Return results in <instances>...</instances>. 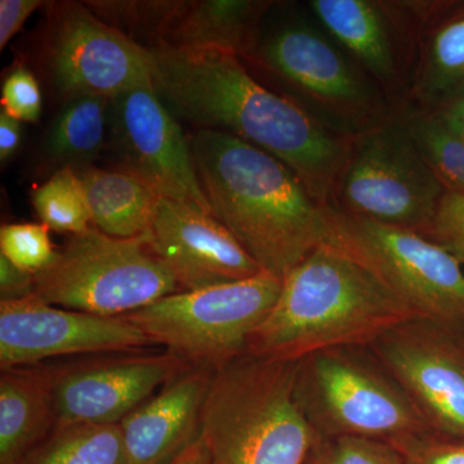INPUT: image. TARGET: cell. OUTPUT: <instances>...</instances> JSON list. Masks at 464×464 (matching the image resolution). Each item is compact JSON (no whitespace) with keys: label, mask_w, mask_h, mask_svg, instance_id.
<instances>
[{"label":"cell","mask_w":464,"mask_h":464,"mask_svg":"<svg viewBox=\"0 0 464 464\" xmlns=\"http://www.w3.org/2000/svg\"><path fill=\"white\" fill-rule=\"evenodd\" d=\"M151 83L176 119L237 137L283 161L328 206L351 137L320 124L250 72L234 52L146 47Z\"/></svg>","instance_id":"1"},{"label":"cell","mask_w":464,"mask_h":464,"mask_svg":"<svg viewBox=\"0 0 464 464\" xmlns=\"http://www.w3.org/2000/svg\"><path fill=\"white\" fill-rule=\"evenodd\" d=\"M188 142L213 216L262 271L284 280L328 243L326 207L279 159L217 130H198Z\"/></svg>","instance_id":"2"},{"label":"cell","mask_w":464,"mask_h":464,"mask_svg":"<svg viewBox=\"0 0 464 464\" xmlns=\"http://www.w3.org/2000/svg\"><path fill=\"white\" fill-rule=\"evenodd\" d=\"M413 319L420 317L368 268L325 243L286 275L246 353L295 362L329 348L368 347Z\"/></svg>","instance_id":"3"},{"label":"cell","mask_w":464,"mask_h":464,"mask_svg":"<svg viewBox=\"0 0 464 464\" xmlns=\"http://www.w3.org/2000/svg\"><path fill=\"white\" fill-rule=\"evenodd\" d=\"M241 60L262 83L342 136H362L400 114L307 3L274 2Z\"/></svg>","instance_id":"4"},{"label":"cell","mask_w":464,"mask_h":464,"mask_svg":"<svg viewBox=\"0 0 464 464\" xmlns=\"http://www.w3.org/2000/svg\"><path fill=\"white\" fill-rule=\"evenodd\" d=\"M295 369L246 353L213 371L199 432L210 464H307L323 440L299 408Z\"/></svg>","instance_id":"5"},{"label":"cell","mask_w":464,"mask_h":464,"mask_svg":"<svg viewBox=\"0 0 464 464\" xmlns=\"http://www.w3.org/2000/svg\"><path fill=\"white\" fill-rule=\"evenodd\" d=\"M295 398L323 441L353 436L393 444L433 435L368 347L329 348L299 360Z\"/></svg>","instance_id":"6"},{"label":"cell","mask_w":464,"mask_h":464,"mask_svg":"<svg viewBox=\"0 0 464 464\" xmlns=\"http://www.w3.org/2000/svg\"><path fill=\"white\" fill-rule=\"evenodd\" d=\"M34 277L35 295L52 306L106 317L130 315L181 290L146 235L121 239L96 227L70 235Z\"/></svg>","instance_id":"7"},{"label":"cell","mask_w":464,"mask_h":464,"mask_svg":"<svg viewBox=\"0 0 464 464\" xmlns=\"http://www.w3.org/2000/svg\"><path fill=\"white\" fill-rule=\"evenodd\" d=\"M283 280L267 273L207 288L179 290L124 316L151 343L194 366H218L246 355Z\"/></svg>","instance_id":"8"},{"label":"cell","mask_w":464,"mask_h":464,"mask_svg":"<svg viewBox=\"0 0 464 464\" xmlns=\"http://www.w3.org/2000/svg\"><path fill=\"white\" fill-rule=\"evenodd\" d=\"M328 243L368 268L420 319L464 342V270L420 232L344 215L326 206Z\"/></svg>","instance_id":"9"},{"label":"cell","mask_w":464,"mask_h":464,"mask_svg":"<svg viewBox=\"0 0 464 464\" xmlns=\"http://www.w3.org/2000/svg\"><path fill=\"white\" fill-rule=\"evenodd\" d=\"M445 194L398 116L353 137L328 207L424 234Z\"/></svg>","instance_id":"10"},{"label":"cell","mask_w":464,"mask_h":464,"mask_svg":"<svg viewBox=\"0 0 464 464\" xmlns=\"http://www.w3.org/2000/svg\"><path fill=\"white\" fill-rule=\"evenodd\" d=\"M441 0H310L313 14L399 112L413 85L420 38Z\"/></svg>","instance_id":"11"},{"label":"cell","mask_w":464,"mask_h":464,"mask_svg":"<svg viewBox=\"0 0 464 464\" xmlns=\"http://www.w3.org/2000/svg\"><path fill=\"white\" fill-rule=\"evenodd\" d=\"M438 438L464 442V342L424 319L390 329L368 346Z\"/></svg>","instance_id":"12"},{"label":"cell","mask_w":464,"mask_h":464,"mask_svg":"<svg viewBox=\"0 0 464 464\" xmlns=\"http://www.w3.org/2000/svg\"><path fill=\"white\" fill-rule=\"evenodd\" d=\"M48 69L63 96L111 97L151 83L149 50L97 17L83 3L52 8Z\"/></svg>","instance_id":"13"},{"label":"cell","mask_w":464,"mask_h":464,"mask_svg":"<svg viewBox=\"0 0 464 464\" xmlns=\"http://www.w3.org/2000/svg\"><path fill=\"white\" fill-rule=\"evenodd\" d=\"M110 146L121 169L141 179L163 199L195 204L212 213L190 142L152 84L111 97Z\"/></svg>","instance_id":"14"},{"label":"cell","mask_w":464,"mask_h":464,"mask_svg":"<svg viewBox=\"0 0 464 464\" xmlns=\"http://www.w3.org/2000/svg\"><path fill=\"white\" fill-rule=\"evenodd\" d=\"M151 344L127 317L52 306L36 295L0 301V366L39 365L53 357L121 353Z\"/></svg>","instance_id":"15"},{"label":"cell","mask_w":464,"mask_h":464,"mask_svg":"<svg viewBox=\"0 0 464 464\" xmlns=\"http://www.w3.org/2000/svg\"><path fill=\"white\" fill-rule=\"evenodd\" d=\"M190 366L164 351L51 368L54 422L119 424Z\"/></svg>","instance_id":"16"},{"label":"cell","mask_w":464,"mask_h":464,"mask_svg":"<svg viewBox=\"0 0 464 464\" xmlns=\"http://www.w3.org/2000/svg\"><path fill=\"white\" fill-rule=\"evenodd\" d=\"M145 235L150 249L172 273L181 290L265 273L226 226L195 204L161 199Z\"/></svg>","instance_id":"17"},{"label":"cell","mask_w":464,"mask_h":464,"mask_svg":"<svg viewBox=\"0 0 464 464\" xmlns=\"http://www.w3.org/2000/svg\"><path fill=\"white\" fill-rule=\"evenodd\" d=\"M213 371L190 366L119 423L125 464H168L199 438Z\"/></svg>","instance_id":"18"},{"label":"cell","mask_w":464,"mask_h":464,"mask_svg":"<svg viewBox=\"0 0 464 464\" xmlns=\"http://www.w3.org/2000/svg\"><path fill=\"white\" fill-rule=\"evenodd\" d=\"M273 3L266 0L177 2L154 45L179 50L228 51L244 57L255 44L262 20Z\"/></svg>","instance_id":"19"},{"label":"cell","mask_w":464,"mask_h":464,"mask_svg":"<svg viewBox=\"0 0 464 464\" xmlns=\"http://www.w3.org/2000/svg\"><path fill=\"white\" fill-rule=\"evenodd\" d=\"M462 92L464 2L441 0L424 26L413 85L401 111H432Z\"/></svg>","instance_id":"20"},{"label":"cell","mask_w":464,"mask_h":464,"mask_svg":"<svg viewBox=\"0 0 464 464\" xmlns=\"http://www.w3.org/2000/svg\"><path fill=\"white\" fill-rule=\"evenodd\" d=\"M51 368L2 369L0 464H20L53 431Z\"/></svg>","instance_id":"21"},{"label":"cell","mask_w":464,"mask_h":464,"mask_svg":"<svg viewBox=\"0 0 464 464\" xmlns=\"http://www.w3.org/2000/svg\"><path fill=\"white\" fill-rule=\"evenodd\" d=\"M83 185L92 224L110 237L130 239L145 235L163 198L125 170L76 168Z\"/></svg>","instance_id":"22"},{"label":"cell","mask_w":464,"mask_h":464,"mask_svg":"<svg viewBox=\"0 0 464 464\" xmlns=\"http://www.w3.org/2000/svg\"><path fill=\"white\" fill-rule=\"evenodd\" d=\"M111 99L100 94L67 97L48 132L45 152L57 169L91 166L110 145Z\"/></svg>","instance_id":"23"},{"label":"cell","mask_w":464,"mask_h":464,"mask_svg":"<svg viewBox=\"0 0 464 464\" xmlns=\"http://www.w3.org/2000/svg\"><path fill=\"white\" fill-rule=\"evenodd\" d=\"M20 464H125L121 424L56 426Z\"/></svg>","instance_id":"24"},{"label":"cell","mask_w":464,"mask_h":464,"mask_svg":"<svg viewBox=\"0 0 464 464\" xmlns=\"http://www.w3.org/2000/svg\"><path fill=\"white\" fill-rule=\"evenodd\" d=\"M411 141L447 192H464V139L435 112L399 114Z\"/></svg>","instance_id":"25"},{"label":"cell","mask_w":464,"mask_h":464,"mask_svg":"<svg viewBox=\"0 0 464 464\" xmlns=\"http://www.w3.org/2000/svg\"><path fill=\"white\" fill-rule=\"evenodd\" d=\"M33 204L42 224L50 230L76 235L91 228L90 207L74 168H60L52 174L34 191Z\"/></svg>","instance_id":"26"},{"label":"cell","mask_w":464,"mask_h":464,"mask_svg":"<svg viewBox=\"0 0 464 464\" xmlns=\"http://www.w3.org/2000/svg\"><path fill=\"white\" fill-rule=\"evenodd\" d=\"M0 255L35 275L52 264L56 249L44 224H5L0 227Z\"/></svg>","instance_id":"27"},{"label":"cell","mask_w":464,"mask_h":464,"mask_svg":"<svg viewBox=\"0 0 464 464\" xmlns=\"http://www.w3.org/2000/svg\"><path fill=\"white\" fill-rule=\"evenodd\" d=\"M325 464H406L398 448L382 440L343 436L322 441Z\"/></svg>","instance_id":"28"},{"label":"cell","mask_w":464,"mask_h":464,"mask_svg":"<svg viewBox=\"0 0 464 464\" xmlns=\"http://www.w3.org/2000/svg\"><path fill=\"white\" fill-rule=\"evenodd\" d=\"M2 110L18 121L35 123L42 112V92L27 67L14 66L2 87Z\"/></svg>","instance_id":"29"},{"label":"cell","mask_w":464,"mask_h":464,"mask_svg":"<svg viewBox=\"0 0 464 464\" xmlns=\"http://www.w3.org/2000/svg\"><path fill=\"white\" fill-rule=\"evenodd\" d=\"M457 258L464 270V192H447L435 218L424 232Z\"/></svg>","instance_id":"30"},{"label":"cell","mask_w":464,"mask_h":464,"mask_svg":"<svg viewBox=\"0 0 464 464\" xmlns=\"http://www.w3.org/2000/svg\"><path fill=\"white\" fill-rule=\"evenodd\" d=\"M406 464H464V442L429 435L393 442Z\"/></svg>","instance_id":"31"},{"label":"cell","mask_w":464,"mask_h":464,"mask_svg":"<svg viewBox=\"0 0 464 464\" xmlns=\"http://www.w3.org/2000/svg\"><path fill=\"white\" fill-rule=\"evenodd\" d=\"M44 2L39 0H2L0 2V50L14 38L21 27L26 23Z\"/></svg>","instance_id":"32"},{"label":"cell","mask_w":464,"mask_h":464,"mask_svg":"<svg viewBox=\"0 0 464 464\" xmlns=\"http://www.w3.org/2000/svg\"><path fill=\"white\" fill-rule=\"evenodd\" d=\"M35 295V277L0 255V301H16Z\"/></svg>","instance_id":"33"},{"label":"cell","mask_w":464,"mask_h":464,"mask_svg":"<svg viewBox=\"0 0 464 464\" xmlns=\"http://www.w3.org/2000/svg\"><path fill=\"white\" fill-rule=\"evenodd\" d=\"M21 142V121L0 110V160L7 163L14 157Z\"/></svg>","instance_id":"34"},{"label":"cell","mask_w":464,"mask_h":464,"mask_svg":"<svg viewBox=\"0 0 464 464\" xmlns=\"http://www.w3.org/2000/svg\"><path fill=\"white\" fill-rule=\"evenodd\" d=\"M432 112L464 139V92L432 110Z\"/></svg>","instance_id":"35"},{"label":"cell","mask_w":464,"mask_h":464,"mask_svg":"<svg viewBox=\"0 0 464 464\" xmlns=\"http://www.w3.org/2000/svg\"><path fill=\"white\" fill-rule=\"evenodd\" d=\"M168 464H210L209 453L203 439L199 436L190 447L186 448L179 456Z\"/></svg>","instance_id":"36"},{"label":"cell","mask_w":464,"mask_h":464,"mask_svg":"<svg viewBox=\"0 0 464 464\" xmlns=\"http://www.w3.org/2000/svg\"><path fill=\"white\" fill-rule=\"evenodd\" d=\"M307 464H325L324 463L323 450H322V442L317 445L314 453L311 454L310 459H308Z\"/></svg>","instance_id":"37"}]
</instances>
